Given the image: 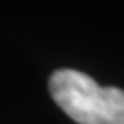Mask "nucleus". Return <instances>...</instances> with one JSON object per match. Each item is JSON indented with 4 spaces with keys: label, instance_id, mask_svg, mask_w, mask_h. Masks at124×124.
Segmentation results:
<instances>
[{
    "label": "nucleus",
    "instance_id": "1",
    "mask_svg": "<svg viewBox=\"0 0 124 124\" xmlns=\"http://www.w3.org/2000/svg\"><path fill=\"white\" fill-rule=\"evenodd\" d=\"M54 102L78 124H124V91L102 87L91 76L61 69L50 76Z\"/></svg>",
    "mask_w": 124,
    "mask_h": 124
}]
</instances>
